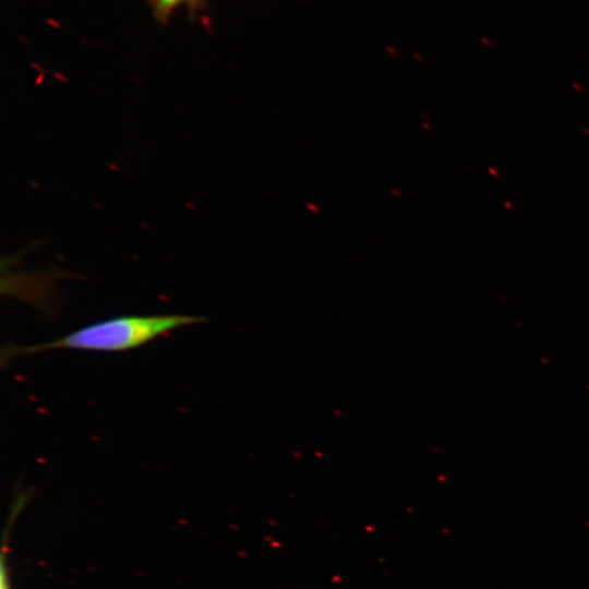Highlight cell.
Segmentation results:
<instances>
[{
    "label": "cell",
    "mask_w": 589,
    "mask_h": 589,
    "mask_svg": "<svg viewBox=\"0 0 589 589\" xmlns=\"http://www.w3.org/2000/svg\"><path fill=\"white\" fill-rule=\"evenodd\" d=\"M197 0H152L157 17L165 20L182 3H193Z\"/></svg>",
    "instance_id": "3"
},
{
    "label": "cell",
    "mask_w": 589,
    "mask_h": 589,
    "mask_svg": "<svg viewBox=\"0 0 589 589\" xmlns=\"http://www.w3.org/2000/svg\"><path fill=\"white\" fill-rule=\"evenodd\" d=\"M203 317L188 314L118 315L79 327L43 344L14 346L2 350V361L56 349L118 352L141 347L153 339Z\"/></svg>",
    "instance_id": "1"
},
{
    "label": "cell",
    "mask_w": 589,
    "mask_h": 589,
    "mask_svg": "<svg viewBox=\"0 0 589 589\" xmlns=\"http://www.w3.org/2000/svg\"><path fill=\"white\" fill-rule=\"evenodd\" d=\"M25 504V498L20 497L14 503V507L11 510L10 519L8 520V525L5 527L3 539H2V552H1V568H0V589H11L10 585V572L7 566L5 557H7V549H8V540L10 532V528L19 515L20 510L23 508V505Z\"/></svg>",
    "instance_id": "2"
}]
</instances>
